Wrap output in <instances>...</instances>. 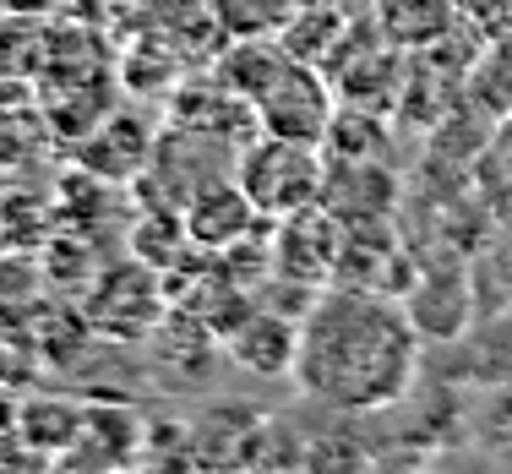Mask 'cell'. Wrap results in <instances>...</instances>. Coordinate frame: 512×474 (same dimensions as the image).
<instances>
[{"instance_id": "1", "label": "cell", "mask_w": 512, "mask_h": 474, "mask_svg": "<svg viewBox=\"0 0 512 474\" xmlns=\"http://www.w3.org/2000/svg\"><path fill=\"white\" fill-rule=\"evenodd\" d=\"M420 360L425 338L398 295L327 284L300 316L295 387L344 415H387L420 387Z\"/></svg>"}, {"instance_id": "2", "label": "cell", "mask_w": 512, "mask_h": 474, "mask_svg": "<svg viewBox=\"0 0 512 474\" xmlns=\"http://www.w3.org/2000/svg\"><path fill=\"white\" fill-rule=\"evenodd\" d=\"M235 180L246 186V197L256 202V213L267 224L278 218H295L322 202L327 186V148H311V142H289V137H256L240 148L235 158Z\"/></svg>"}, {"instance_id": "3", "label": "cell", "mask_w": 512, "mask_h": 474, "mask_svg": "<svg viewBox=\"0 0 512 474\" xmlns=\"http://www.w3.org/2000/svg\"><path fill=\"white\" fill-rule=\"evenodd\" d=\"M169 289H164V273L148 262H120V267H104L93 278L88 300H82V316H88L93 338H109V344H142L153 338V327L169 316Z\"/></svg>"}, {"instance_id": "4", "label": "cell", "mask_w": 512, "mask_h": 474, "mask_svg": "<svg viewBox=\"0 0 512 474\" xmlns=\"http://www.w3.org/2000/svg\"><path fill=\"white\" fill-rule=\"evenodd\" d=\"M338 257H344V218L327 213L322 202L295 218H278L273 284H295L306 295H322L338 278Z\"/></svg>"}, {"instance_id": "5", "label": "cell", "mask_w": 512, "mask_h": 474, "mask_svg": "<svg viewBox=\"0 0 512 474\" xmlns=\"http://www.w3.org/2000/svg\"><path fill=\"white\" fill-rule=\"evenodd\" d=\"M267 420L246 398H213L197 415H186L191 425V447H197L207 474H256L262 469V442H267Z\"/></svg>"}, {"instance_id": "6", "label": "cell", "mask_w": 512, "mask_h": 474, "mask_svg": "<svg viewBox=\"0 0 512 474\" xmlns=\"http://www.w3.org/2000/svg\"><path fill=\"white\" fill-rule=\"evenodd\" d=\"M180 218H186V235L197 240L207 257L251 246L256 229H267V218L256 213V202L246 197V186H240L235 175H218V180H207L202 191H191Z\"/></svg>"}, {"instance_id": "7", "label": "cell", "mask_w": 512, "mask_h": 474, "mask_svg": "<svg viewBox=\"0 0 512 474\" xmlns=\"http://www.w3.org/2000/svg\"><path fill=\"white\" fill-rule=\"evenodd\" d=\"M404 311L420 327L425 344H458V338H469V322H474L469 273L458 262H436L425 273H414L404 289Z\"/></svg>"}, {"instance_id": "8", "label": "cell", "mask_w": 512, "mask_h": 474, "mask_svg": "<svg viewBox=\"0 0 512 474\" xmlns=\"http://www.w3.org/2000/svg\"><path fill=\"white\" fill-rule=\"evenodd\" d=\"M229 360L251 376H295V355H300V316L273 311L262 300L235 333L224 338Z\"/></svg>"}, {"instance_id": "9", "label": "cell", "mask_w": 512, "mask_h": 474, "mask_svg": "<svg viewBox=\"0 0 512 474\" xmlns=\"http://www.w3.org/2000/svg\"><path fill=\"white\" fill-rule=\"evenodd\" d=\"M11 431H17L22 442H33L44 458L60 464V458L82 442V431H88V404L71 398V393H55V387H39V393L17 398V420H11Z\"/></svg>"}, {"instance_id": "10", "label": "cell", "mask_w": 512, "mask_h": 474, "mask_svg": "<svg viewBox=\"0 0 512 474\" xmlns=\"http://www.w3.org/2000/svg\"><path fill=\"white\" fill-rule=\"evenodd\" d=\"M50 273L39 257L28 251H11L0 257V333H28L39 322V311L50 306Z\"/></svg>"}, {"instance_id": "11", "label": "cell", "mask_w": 512, "mask_h": 474, "mask_svg": "<svg viewBox=\"0 0 512 474\" xmlns=\"http://www.w3.org/2000/svg\"><path fill=\"white\" fill-rule=\"evenodd\" d=\"M207 6H213V22L229 39H273L295 22V11L306 0H207Z\"/></svg>"}, {"instance_id": "12", "label": "cell", "mask_w": 512, "mask_h": 474, "mask_svg": "<svg viewBox=\"0 0 512 474\" xmlns=\"http://www.w3.org/2000/svg\"><path fill=\"white\" fill-rule=\"evenodd\" d=\"M469 99L485 109V115H512V33L496 39L485 60L469 71Z\"/></svg>"}, {"instance_id": "13", "label": "cell", "mask_w": 512, "mask_h": 474, "mask_svg": "<svg viewBox=\"0 0 512 474\" xmlns=\"http://www.w3.org/2000/svg\"><path fill=\"white\" fill-rule=\"evenodd\" d=\"M387 33L404 44H436L447 33V6L442 0H382Z\"/></svg>"}, {"instance_id": "14", "label": "cell", "mask_w": 512, "mask_h": 474, "mask_svg": "<svg viewBox=\"0 0 512 474\" xmlns=\"http://www.w3.org/2000/svg\"><path fill=\"white\" fill-rule=\"evenodd\" d=\"M0 474H55V458H44L17 431H0Z\"/></svg>"}, {"instance_id": "15", "label": "cell", "mask_w": 512, "mask_h": 474, "mask_svg": "<svg viewBox=\"0 0 512 474\" xmlns=\"http://www.w3.org/2000/svg\"><path fill=\"white\" fill-rule=\"evenodd\" d=\"M11 251H17V235H11L6 218H0V257H11Z\"/></svg>"}, {"instance_id": "16", "label": "cell", "mask_w": 512, "mask_h": 474, "mask_svg": "<svg viewBox=\"0 0 512 474\" xmlns=\"http://www.w3.org/2000/svg\"><path fill=\"white\" fill-rule=\"evenodd\" d=\"M256 474H306V469H256Z\"/></svg>"}, {"instance_id": "17", "label": "cell", "mask_w": 512, "mask_h": 474, "mask_svg": "<svg viewBox=\"0 0 512 474\" xmlns=\"http://www.w3.org/2000/svg\"><path fill=\"white\" fill-rule=\"evenodd\" d=\"M202 6H207V0H202Z\"/></svg>"}]
</instances>
